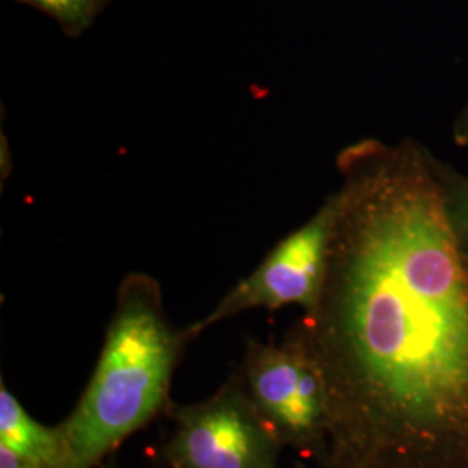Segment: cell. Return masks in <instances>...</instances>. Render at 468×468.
Wrapping results in <instances>:
<instances>
[{"instance_id":"6da1fadb","label":"cell","mask_w":468,"mask_h":468,"mask_svg":"<svg viewBox=\"0 0 468 468\" xmlns=\"http://www.w3.org/2000/svg\"><path fill=\"white\" fill-rule=\"evenodd\" d=\"M297 336L324 387V467L468 468V269L421 168H380L342 195Z\"/></svg>"},{"instance_id":"7a4b0ae2","label":"cell","mask_w":468,"mask_h":468,"mask_svg":"<svg viewBox=\"0 0 468 468\" xmlns=\"http://www.w3.org/2000/svg\"><path fill=\"white\" fill-rule=\"evenodd\" d=\"M187 336L170 326L158 284L139 274L123 282L94 375L71 415L58 425L68 468L98 467L167 406Z\"/></svg>"},{"instance_id":"3957f363","label":"cell","mask_w":468,"mask_h":468,"mask_svg":"<svg viewBox=\"0 0 468 468\" xmlns=\"http://www.w3.org/2000/svg\"><path fill=\"white\" fill-rule=\"evenodd\" d=\"M172 468H278L284 444L257 410L243 378H231L205 401L170 408Z\"/></svg>"},{"instance_id":"277c9868","label":"cell","mask_w":468,"mask_h":468,"mask_svg":"<svg viewBox=\"0 0 468 468\" xmlns=\"http://www.w3.org/2000/svg\"><path fill=\"white\" fill-rule=\"evenodd\" d=\"M340 208L342 197L326 203L309 222L286 236L207 318L186 330L187 335L195 336L222 319L250 309L301 305L313 313L326 280Z\"/></svg>"},{"instance_id":"5b68a950","label":"cell","mask_w":468,"mask_h":468,"mask_svg":"<svg viewBox=\"0 0 468 468\" xmlns=\"http://www.w3.org/2000/svg\"><path fill=\"white\" fill-rule=\"evenodd\" d=\"M241 378L251 401L283 444L323 458L326 396L318 368L299 336L280 346L250 340Z\"/></svg>"},{"instance_id":"8992f818","label":"cell","mask_w":468,"mask_h":468,"mask_svg":"<svg viewBox=\"0 0 468 468\" xmlns=\"http://www.w3.org/2000/svg\"><path fill=\"white\" fill-rule=\"evenodd\" d=\"M0 444L35 468H68L67 448L59 429L32 419L4 382L0 387Z\"/></svg>"},{"instance_id":"52a82bcc","label":"cell","mask_w":468,"mask_h":468,"mask_svg":"<svg viewBox=\"0 0 468 468\" xmlns=\"http://www.w3.org/2000/svg\"><path fill=\"white\" fill-rule=\"evenodd\" d=\"M56 17L71 30H80L90 21L101 0H25Z\"/></svg>"},{"instance_id":"ba28073f","label":"cell","mask_w":468,"mask_h":468,"mask_svg":"<svg viewBox=\"0 0 468 468\" xmlns=\"http://www.w3.org/2000/svg\"><path fill=\"white\" fill-rule=\"evenodd\" d=\"M0 468H35L11 448L0 444Z\"/></svg>"},{"instance_id":"9c48e42d","label":"cell","mask_w":468,"mask_h":468,"mask_svg":"<svg viewBox=\"0 0 468 468\" xmlns=\"http://www.w3.org/2000/svg\"><path fill=\"white\" fill-rule=\"evenodd\" d=\"M460 216H462L463 226H465V229H467L468 233V193H465V195L462 197V208H460Z\"/></svg>"},{"instance_id":"30bf717a","label":"cell","mask_w":468,"mask_h":468,"mask_svg":"<svg viewBox=\"0 0 468 468\" xmlns=\"http://www.w3.org/2000/svg\"><path fill=\"white\" fill-rule=\"evenodd\" d=\"M102 468H117L115 467V465H113V463H110V465H104V467Z\"/></svg>"},{"instance_id":"8fae6325","label":"cell","mask_w":468,"mask_h":468,"mask_svg":"<svg viewBox=\"0 0 468 468\" xmlns=\"http://www.w3.org/2000/svg\"><path fill=\"white\" fill-rule=\"evenodd\" d=\"M101 2H104V0H101Z\"/></svg>"}]
</instances>
